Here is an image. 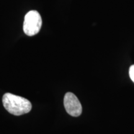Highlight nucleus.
<instances>
[{"label": "nucleus", "mask_w": 134, "mask_h": 134, "mask_svg": "<svg viewBox=\"0 0 134 134\" xmlns=\"http://www.w3.org/2000/svg\"><path fill=\"white\" fill-rule=\"evenodd\" d=\"M129 76L130 79L134 83V65L130 66L129 68Z\"/></svg>", "instance_id": "20e7f679"}, {"label": "nucleus", "mask_w": 134, "mask_h": 134, "mask_svg": "<svg viewBox=\"0 0 134 134\" xmlns=\"http://www.w3.org/2000/svg\"><path fill=\"white\" fill-rule=\"evenodd\" d=\"M63 103L65 110L69 115L73 117H78L81 114V104L78 98L73 93H66Z\"/></svg>", "instance_id": "7ed1b4c3"}, {"label": "nucleus", "mask_w": 134, "mask_h": 134, "mask_svg": "<svg viewBox=\"0 0 134 134\" xmlns=\"http://www.w3.org/2000/svg\"><path fill=\"white\" fill-rule=\"evenodd\" d=\"M2 101L6 110L14 115L25 114L29 113L32 109V104L29 100L11 93L4 94Z\"/></svg>", "instance_id": "f257e3e1"}, {"label": "nucleus", "mask_w": 134, "mask_h": 134, "mask_svg": "<svg viewBox=\"0 0 134 134\" xmlns=\"http://www.w3.org/2000/svg\"><path fill=\"white\" fill-rule=\"evenodd\" d=\"M42 18L37 11H30L24 18L23 30L28 36H33L37 34L41 30L42 26Z\"/></svg>", "instance_id": "f03ea898"}]
</instances>
